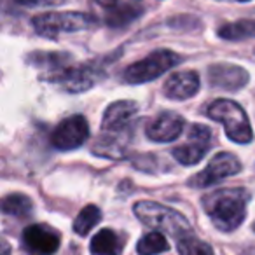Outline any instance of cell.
Wrapping results in <instances>:
<instances>
[{
	"mask_svg": "<svg viewBox=\"0 0 255 255\" xmlns=\"http://www.w3.org/2000/svg\"><path fill=\"white\" fill-rule=\"evenodd\" d=\"M28 63L42 72V79L49 82H56L58 77L72 65V56L67 53H37L28 54Z\"/></svg>",
	"mask_w": 255,
	"mask_h": 255,
	"instance_id": "obj_13",
	"label": "cell"
},
{
	"mask_svg": "<svg viewBox=\"0 0 255 255\" xmlns=\"http://www.w3.org/2000/svg\"><path fill=\"white\" fill-rule=\"evenodd\" d=\"M136 219L145 226L152 227L154 231L166 233L170 236L182 238L184 234L191 233L189 220L180 212L156 201H138L133 206Z\"/></svg>",
	"mask_w": 255,
	"mask_h": 255,
	"instance_id": "obj_2",
	"label": "cell"
},
{
	"mask_svg": "<svg viewBox=\"0 0 255 255\" xmlns=\"http://www.w3.org/2000/svg\"><path fill=\"white\" fill-rule=\"evenodd\" d=\"M33 28L40 37L56 39L63 33H75L95 26V18L86 12H46L33 18Z\"/></svg>",
	"mask_w": 255,
	"mask_h": 255,
	"instance_id": "obj_4",
	"label": "cell"
},
{
	"mask_svg": "<svg viewBox=\"0 0 255 255\" xmlns=\"http://www.w3.org/2000/svg\"><path fill=\"white\" fill-rule=\"evenodd\" d=\"M212 131H210L208 126H203V124H192L191 129H189V140L187 143L180 147H175L171 150L173 157L184 166H192V164H198L203 157L206 156V152L210 150L212 143Z\"/></svg>",
	"mask_w": 255,
	"mask_h": 255,
	"instance_id": "obj_7",
	"label": "cell"
},
{
	"mask_svg": "<svg viewBox=\"0 0 255 255\" xmlns=\"http://www.w3.org/2000/svg\"><path fill=\"white\" fill-rule=\"evenodd\" d=\"M177 250L180 255H215L213 254V248L210 247L208 243L201 241L199 238L192 236L191 233L178 238Z\"/></svg>",
	"mask_w": 255,
	"mask_h": 255,
	"instance_id": "obj_21",
	"label": "cell"
},
{
	"mask_svg": "<svg viewBox=\"0 0 255 255\" xmlns=\"http://www.w3.org/2000/svg\"><path fill=\"white\" fill-rule=\"evenodd\" d=\"M89 138V124L84 116H72L54 128L51 142L58 150H74Z\"/></svg>",
	"mask_w": 255,
	"mask_h": 255,
	"instance_id": "obj_8",
	"label": "cell"
},
{
	"mask_svg": "<svg viewBox=\"0 0 255 255\" xmlns=\"http://www.w3.org/2000/svg\"><path fill=\"white\" fill-rule=\"evenodd\" d=\"M23 243L35 255H53L61 245V236L47 224H33L23 231Z\"/></svg>",
	"mask_w": 255,
	"mask_h": 255,
	"instance_id": "obj_9",
	"label": "cell"
},
{
	"mask_svg": "<svg viewBox=\"0 0 255 255\" xmlns=\"http://www.w3.org/2000/svg\"><path fill=\"white\" fill-rule=\"evenodd\" d=\"M219 37L226 40H245L255 37V19H240L220 26Z\"/></svg>",
	"mask_w": 255,
	"mask_h": 255,
	"instance_id": "obj_18",
	"label": "cell"
},
{
	"mask_svg": "<svg viewBox=\"0 0 255 255\" xmlns=\"http://www.w3.org/2000/svg\"><path fill=\"white\" fill-rule=\"evenodd\" d=\"M243 255H255V247L254 248H248V250H245Z\"/></svg>",
	"mask_w": 255,
	"mask_h": 255,
	"instance_id": "obj_25",
	"label": "cell"
},
{
	"mask_svg": "<svg viewBox=\"0 0 255 255\" xmlns=\"http://www.w3.org/2000/svg\"><path fill=\"white\" fill-rule=\"evenodd\" d=\"M199 91V75L192 70L171 74L164 82V96L170 100H189Z\"/></svg>",
	"mask_w": 255,
	"mask_h": 255,
	"instance_id": "obj_14",
	"label": "cell"
},
{
	"mask_svg": "<svg viewBox=\"0 0 255 255\" xmlns=\"http://www.w3.org/2000/svg\"><path fill=\"white\" fill-rule=\"evenodd\" d=\"M33 203L26 194L21 192H14L5 198L0 199V212L5 215H14V217H25L32 212Z\"/></svg>",
	"mask_w": 255,
	"mask_h": 255,
	"instance_id": "obj_17",
	"label": "cell"
},
{
	"mask_svg": "<svg viewBox=\"0 0 255 255\" xmlns=\"http://www.w3.org/2000/svg\"><path fill=\"white\" fill-rule=\"evenodd\" d=\"M240 171H241V163L234 154L219 152L217 156H213L210 159L208 166L201 173L194 175L189 180V184L192 187H210V185H215L219 182H222L224 178L238 175Z\"/></svg>",
	"mask_w": 255,
	"mask_h": 255,
	"instance_id": "obj_6",
	"label": "cell"
},
{
	"mask_svg": "<svg viewBox=\"0 0 255 255\" xmlns=\"http://www.w3.org/2000/svg\"><path fill=\"white\" fill-rule=\"evenodd\" d=\"M254 231H255V222H254Z\"/></svg>",
	"mask_w": 255,
	"mask_h": 255,
	"instance_id": "obj_27",
	"label": "cell"
},
{
	"mask_svg": "<svg viewBox=\"0 0 255 255\" xmlns=\"http://www.w3.org/2000/svg\"><path fill=\"white\" fill-rule=\"evenodd\" d=\"M182 61V56L170 49H157L147 58L135 61L124 70L123 81L126 84H143L161 77L164 72L175 68Z\"/></svg>",
	"mask_w": 255,
	"mask_h": 255,
	"instance_id": "obj_5",
	"label": "cell"
},
{
	"mask_svg": "<svg viewBox=\"0 0 255 255\" xmlns=\"http://www.w3.org/2000/svg\"><path fill=\"white\" fill-rule=\"evenodd\" d=\"M23 5H30V7H35V5H58L63 4V0H16Z\"/></svg>",
	"mask_w": 255,
	"mask_h": 255,
	"instance_id": "obj_23",
	"label": "cell"
},
{
	"mask_svg": "<svg viewBox=\"0 0 255 255\" xmlns=\"http://www.w3.org/2000/svg\"><path fill=\"white\" fill-rule=\"evenodd\" d=\"M96 2H98L102 7H110V9H112V7H116L119 0H96Z\"/></svg>",
	"mask_w": 255,
	"mask_h": 255,
	"instance_id": "obj_24",
	"label": "cell"
},
{
	"mask_svg": "<svg viewBox=\"0 0 255 255\" xmlns=\"http://www.w3.org/2000/svg\"><path fill=\"white\" fill-rule=\"evenodd\" d=\"M206 116L217 123H222L226 135L234 143H250L254 140V131L247 114L233 100H215L206 110Z\"/></svg>",
	"mask_w": 255,
	"mask_h": 255,
	"instance_id": "obj_3",
	"label": "cell"
},
{
	"mask_svg": "<svg viewBox=\"0 0 255 255\" xmlns=\"http://www.w3.org/2000/svg\"><path fill=\"white\" fill-rule=\"evenodd\" d=\"M170 250V243H168L166 236L159 231H152V233L145 234L136 245V252L140 255H159Z\"/></svg>",
	"mask_w": 255,
	"mask_h": 255,
	"instance_id": "obj_20",
	"label": "cell"
},
{
	"mask_svg": "<svg viewBox=\"0 0 255 255\" xmlns=\"http://www.w3.org/2000/svg\"><path fill=\"white\" fill-rule=\"evenodd\" d=\"M140 12H142V9L135 7V5H116L107 16V25L119 28V26L128 25V23H131L133 19L138 18Z\"/></svg>",
	"mask_w": 255,
	"mask_h": 255,
	"instance_id": "obj_22",
	"label": "cell"
},
{
	"mask_svg": "<svg viewBox=\"0 0 255 255\" xmlns=\"http://www.w3.org/2000/svg\"><path fill=\"white\" fill-rule=\"evenodd\" d=\"M100 81V70L95 65H74L72 63L54 84H60L68 93H82L91 89Z\"/></svg>",
	"mask_w": 255,
	"mask_h": 255,
	"instance_id": "obj_11",
	"label": "cell"
},
{
	"mask_svg": "<svg viewBox=\"0 0 255 255\" xmlns=\"http://www.w3.org/2000/svg\"><path fill=\"white\" fill-rule=\"evenodd\" d=\"M102 220V212L96 205H88L79 212L74 220V231L79 236H88Z\"/></svg>",
	"mask_w": 255,
	"mask_h": 255,
	"instance_id": "obj_19",
	"label": "cell"
},
{
	"mask_svg": "<svg viewBox=\"0 0 255 255\" xmlns=\"http://www.w3.org/2000/svg\"><path fill=\"white\" fill-rule=\"evenodd\" d=\"M248 199L250 192L247 189H219L203 198V208L217 229L222 233H231L243 224L247 217Z\"/></svg>",
	"mask_w": 255,
	"mask_h": 255,
	"instance_id": "obj_1",
	"label": "cell"
},
{
	"mask_svg": "<svg viewBox=\"0 0 255 255\" xmlns=\"http://www.w3.org/2000/svg\"><path fill=\"white\" fill-rule=\"evenodd\" d=\"M208 81L213 88L240 91L248 82V72L231 63H215L208 68Z\"/></svg>",
	"mask_w": 255,
	"mask_h": 255,
	"instance_id": "obj_12",
	"label": "cell"
},
{
	"mask_svg": "<svg viewBox=\"0 0 255 255\" xmlns=\"http://www.w3.org/2000/svg\"><path fill=\"white\" fill-rule=\"evenodd\" d=\"M236 2H248V0H236Z\"/></svg>",
	"mask_w": 255,
	"mask_h": 255,
	"instance_id": "obj_26",
	"label": "cell"
},
{
	"mask_svg": "<svg viewBox=\"0 0 255 255\" xmlns=\"http://www.w3.org/2000/svg\"><path fill=\"white\" fill-rule=\"evenodd\" d=\"M185 121L182 116L175 112H163L147 126V138L156 143L173 142L182 135Z\"/></svg>",
	"mask_w": 255,
	"mask_h": 255,
	"instance_id": "obj_10",
	"label": "cell"
},
{
	"mask_svg": "<svg viewBox=\"0 0 255 255\" xmlns=\"http://www.w3.org/2000/svg\"><path fill=\"white\" fill-rule=\"evenodd\" d=\"M123 248V238L112 229H100L89 243L91 255H121Z\"/></svg>",
	"mask_w": 255,
	"mask_h": 255,
	"instance_id": "obj_16",
	"label": "cell"
},
{
	"mask_svg": "<svg viewBox=\"0 0 255 255\" xmlns=\"http://www.w3.org/2000/svg\"><path fill=\"white\" fill-rule=\"evenodd\" d=\"M138 112V103L133 100H119L107 107L102 119L103 131H121L128 123L133 119V116Z\"/></svg>",
	"mask_w": 255,
	"mask_h": 255,
	"instance_id": "obj_15",
	"label": "cell"
}]
</instances>
